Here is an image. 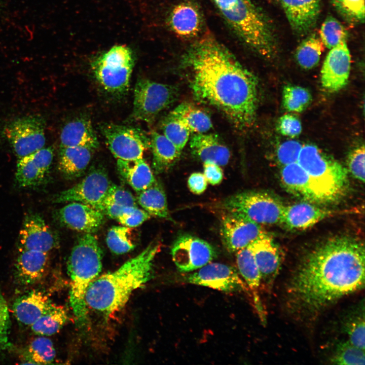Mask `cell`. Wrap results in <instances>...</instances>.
<instances>
[{
  "instance_id": "6da1fadb",
  "label": "cell",
  "mask_w": 365,
  "mask_h": 365,
  "mask_svg": "<svg viewBox=\"0 0 365 365\" xmlns=\"http://www.w3.org/2000/svg\"><path fill=\"white\" fill-rule=\"evenodd\" d=\"M364 244L348 236L328 239L311 250L293 272L286 289L288 307L312 318L364 286Z\"/></svg>"
},
{
  "instance_id": "7a4b0ae2",
  "label": "cell",
  "mask_w": 365,
  "mask_h": 365,
  "mask_svg": "<svg viewBox=\"0 0 365 365\" xmlns=\"http://www.w3.org/2000/svg\"><path fill=\"white\" fill-rule=\"evenodd\" d=\"M182 63L199 100L220 110L238 130L252 126L258 104L257 79L226 47L207 36L191 46Z\"/></svg>"
},
{
  "instance_id": "3957f363",
  "label": "cell",
  "mask_w": 365,
  "mask_h": 365,
  "mask_svg": "<svg viewBox=\"0 0 365 365\" xmlns=\"http://www.w3.org/2000/svg\"><path fill=\"white\" fill-rule=\"evenodd\" d=\"M160 248L159 243L153 242L118 269L94 279L86 293L87 307L108 315L121 310L133 291L151 279L153 262Z\"/></svg>"
},
{
  "instance_id": "277c9868",
  "label": "cell",
  "mask_w": 365,
  "mask_h": 365,
  "mask_svg": "<svg viewBox=\"0 0 365 365\" xmlns=\"http://www.w3.org/2000/svg\"><path fill=\"white\" fill-rule=\"evenodd\" d=\"M102 251L93 234H84L77 240L70 252L67 268L70 278L69 302L77 322L86 321L87 290L102 269Z\"/></svg>"
},
{
  "instance_id": "5b68a950",
  "label": "cell",
  "mask_w": 365,
  "mask_h": 365,
  "mask_svg": "<svg viewBox=\"0 0 365 365\" xmlns=\"http://www.w3.org/2000/svg\"><path fill=\"white\" fill-rule=\"evenodd\" d=\"M242 41L259 54L271 57L276 50L272 28L264 14L250 0H213Z\"/></svg>"
},
{
  "instance_id": "8992f818",
  "label": "cell",
  "mask_w": 365,
  "mask_h": 365,
  "mask_svg": "<svg viewBox=\"0 0 365 365\" xmlns=\"http://www.w3.org/2000/svg\"><path fill=\"white\" fill-rule=\"evenodd\" d=\"M298 163L308 175L316 202H332L344 194L348 184L347 169L317 146L303 145Z\"/></svg>"
},
{
  "instance_id": "52a82bcc",
  "label": "cell",
  "mask_w": 365,
  "mask_h": 365,
  "mask_svg": "<svg viewBox=\"0 0 365 365\" xmlns=\"http://www.w3.org/2000/svg\"><path fill=\"white\" fill-rule=\"evenodd\" d=\"M134 65L131 49L125 45H118L95 58L91 68L101 87L106 92L118 96L128 90Z\"/></svg>"
},
{
  "instance_id": "ba28073f",
  "label": "cell",
  "mask_w": 365,
  "mask_h": 365,
  "mask_svg": "<svg viewBox=\"0 0 365 365\" xmlns=\"http://www.w3.org/2000/svg\"><path fill=\"white\" fill-rule=\"evenodd\" d=\"M223 205L227 212L240 214L260 225L281 223L284 206L268 193L254 191L231 195L223 201Z\"/></svg>"
},
{
  "instance_id": "9c48e42d",
  "label": "cell",
  "mask_w": 365,
  "mask_h": 365,
  "mask_svg": "<svg viewBox=\"0 0 365 365\" xmlns=\"http://www.w3.org/2000/svg\"><path fill=\"white\" fill-rule=\"evenodd\" d=\"M176 97V90L172 86L139 79L134 91L133 117L136 120L152 123Z\"/></svg>"
},
{
  "instance_id": "30bf717a",
  "label": "cell",
  "mask_w": 365,
  "mask_h": 365,
  "mask_svg": "<svg viewBox=\"0 0 365 365\" xmlns=\"http://www.w3.org/2000/svg\"><path fill=\"white\" fill-rule=\"evenodd\" d=\"M45 121L40 115L15 119L5 127V134L18 159L44 147Z\"/></svg>"
},
{
  "instance_id": "8fae6325",
  "label": "cell",
  "mask_w": 365,
  "mask_h": 365,
  "mask_svg": "<svg viewBox=\"0 0 365 365\" xmlns=\"http://www.w3.org/2000/svg\"><path fill=\"white\" fill-rule=\"evenodd\" d=\"M101 130L109 150L117 159L134 160L142 158L150 147V138L137 128L105 123Z\"/></svg>"
},
{
  "instance_id": "7c38bea8",
  "label": "cell",
  "mask_w": 365,
  "mask_h": 365,
  "mask_svg": "<svg viewBox=\"0 0 365 365\" xmlns=\"http://www.w3.org/2000/svg\"><path fill=\"white\" fill-rule=\"evenodd\" d=\"M111 184L104 170L94 168L78 184L55 195L53 201L55 203L77 202L99 210Z\"/></svg>"
},
{
  "instance_id": "4fadbf2b",
  "label": "cell",
  "mask_w": 365,
  "mask_h": 365,
  "mask_svg": "<svg viewBox=\"0 0 365 365\" xmlns=\"http://www.w3.org/2000/svg\"><path fill=\"white\" fill-rule=\"evenodd\" d=\"M172 260L180 272L200 269L216 257L214 247L205 240L190 234L178 236L171 248Z\"/></svg>"
},
{
  "instance_id": "5bb4252c",
  "label": "cell",
  "mask_w": 365,
  "mask_h": 365,
  "mask_svg": "<svg viewBox=\"0 0 365 365\" xmlns=\"http://www.w3.org/2000/svg\"><path fill=\"white\" fill-rule=\"evenodd\" d=\"M186 282L226 293L245 291L248 288L234 267L220 263H209L185 278Z\"/></svg>"
},
{
  "instance_id": "9a60e30c",
  "label": "cell",
  "mask_w": 365,
  "mask_h": 365,
  "mask_svg": "<svg viewBox=\"0 0 365 365\" xmlns=\"http://www.w3.org/2000/svg\"><path fill=\"white\" fill-rule=\"evenodd\" d=\"M264 232L261 225L239 213L227 212L222 219L221 234L230 252L248 246Z\"/></svg>"
},
{
  "instance_id": "2e32d148",
  "label": "cell",
  "mask_w": 365,
  "mask_h": 365,
  "mask_svg": "<svg viewBox=\"0 0 365 365\" xmlns=\"http://www.w3.org/2000/svg\"><path fill=\"white\" fill-rule=\"evenodd\" d=\"M351 56L346 42L331 49L321 70L322 87L330 92H337L347 84L350 74Z\"/></svg>"
},
{
  "instance_id": "e0dca14e",
  "label": "cell",
  "mask_w": 365,
  "mask_h": 365,
  "mask_svg": "<svg viewBox=\"0 0 365 365\" xmlns=\"http://www.w3.org/2000/svg\"><path fill=\"white\" fill-rule=\"evenodd\" d=\"M19 249L48 253L59 244L57 235L37 213H28L25 216L19 232Z\"/></svg>"
},
{
  "instance_id": "ac0fdd59",
  "label": "cell",
  "mask_w": 365,
  "mask_h": 365,
  "mask_svg": "<svg viewBox=\"0 0 365 365\" xmlns=\"http://www.w3.org/2000/svg\"><path fill=\"white\" fill-rule=\"evenodd\" d=\"M52 147L43 148L18 159L16 180L23 188L39 187L45 184L53 159Z\"/></svg>"
},
{
  "instance_id": "d6986e66",
  "label": "cell",
  "mask_w": 365,
  "mask_h": 365,
  "mask_svg": "<svg viewBox=\"0 0 365 365\" xmlns=\"http://www.w3.org/2000/svg\"><path fill=\"white\" fill-rule=\"evenodd\" d=\"M104 215L94 207L77 202H69L55 213L62 225L85 234L96 232L104 223Z\"/></svg>"
},
{
  "instance_id": "ffe728a7",
  "label": "cell",
  "mask_w": 365,
  "mask_h": 365,
  "mask_svg": "<svg viewBox=\"0 0 365 365\" xmlns=\"http://www.w3.org/2000/svg\"><path fill=\"white\" fill-rule=\"evenodd\" d=\"M259 270L261 285L270 288L279 271L280 257L272 237L264 232L249 245Z\"/></svg>"
},
{
  "instance_id": "44dd1931",
  "label": "cell",
  "mask_w": 365,
  "mask_h": 365,
  "mask_svg": "<svg viewBox=\"0 0 365 365\" xmlns=\"http://www.w3.org/2000/svg\"><path fill=\"white\" fill-rule=\"evenodd\" d=\"M292 29L302 36L315 26L320 13L319 0H280Z\"/></svg>"
},
{
  "instance_id": "7402d4cb",
  "label": "cell",
  "mask_w": 365,
  "mask_h": 365,
  "mask_svg": "<svg viewBox=\"0 0 365 365\" xmlns=\"http://www.w3.org/2000/svg\"><path fill=\"white\" fill-rule=\"evenodd\" d=\"M171 29L183 38L196 36L203 25L202 15L198 7L190 2H184L175 5L168 18Z\"/></svg>"
},
{
  "instance_id": "603a6c76",
  "label": "cell",
  "mask_w": 365,
  "mask_h": 365,
  "mask_svg": "<svg viewBox=\"0 0 365 365\" xmlns=\"http://www.w3.org/2000/svg\"><path fill=\"white\" fill-rule=\"evenodd\" d=\"M237 269L244 282L261 321H266V315L260 298L261 278L252 252L249 245L236 252Z\"/></svg>"
},
{
  "instance_id": "cb8c5ba5",
  "label": "cell",
  "mask_w": 365,
  "mask_h": 365,
  "mask_svg": "<svg viewBox=\"0 0 365 365\" xmlns=\"http://www.w3.org/2000/svg\"><path fill=\"white\" fill-rule=\"evenodd\" d=\"M48 264V252L19 249L15 263L16 277L24 285L35 283L44 276Z\"/></svg>"
},
{
  "instance_id": "d4e9b609",
  "label": "cell",
  "mask_w": 365,
  "mask_h": 365,
  "mask_svg": "<svg viewBox=\"0 0 365 365\" xmlns=\"http://www.w3.org/2000/svg\"><path fill=\"white\" fill-rule=\"evenodd\" d=\"M190 147L192 154L203 163L210 162L225 166L230 158L229 150L214 134H195L191 138Z\"/></svg>"
},
{
  "instance_id": "484cf974",
  "label": "cell",
  "mask_w": 365,
  "mask_h": 365,
  "mask_svg": "<svg viewBox=\"0 0 365 365\" xmlns=\"http://www.w3.org/2000/svg\"><path fill=\"white\" fill-rule=\"evenodd\" d=\"M332 214L331 211L313 204L299 202L284 206L281 223L290 229H305Z\"/></svg>"
},
{
  "instance_id": "4316f807",
  "label": "cell",
  "mask_w": 365,
  "mask_h": 365,
  "mask_svg": "<svg viewBox=\"0 0 365 365\" xmlns=\"http://www.w3.org/2000/svg\"><path fill=\"white\" fill-rule=\"evenodd\" d=\"M60 148L85 147L96 150L99 145L91 121L86 118L74 119L63 127L60 136Z\"/></svg>"
},
{
  "instance_id": "83f0119b",
  "label": "cell",
  "mask_w": 365,
  "mask_h": 365,
  "mask_svg": "<svg viewBox=\"0 0 365 365\" xmlns=\"http://www.w3.org/2000/svg\"><path fill=\"white\" fill-rule=\"evenodd\" d=\"M53 304L44 293L34 290L17 299L13 309L17 319L30 326Z\"/></svg>"
},
{
  "instance_id": "f1b7e54d",
  "label": "cell",
  "mask_w": 365,
  "mask_h": 365,
  "mask_svg": "<svg viewBox=\"0 0 365 365\" xmlns=\"http://www.w3.org/2000/svg\"><path fill=\"white\" fill-rule=\"evenodd\" d=\"M94 151L85 147L60 148L58 161L59 170L65 178L69 179L81 176L88 167Z\"/></svg>"
},
{
  "instance_id": "f546056e",
  "label": "cell",
  "mask_w": 365,
  "mask_h": 365,
  "mask_svg": "<svg viewBox=\"0 0 365 365\" xmlns=\"http://www.w3.org/2000/svg\"><path fill=\"white\" fill-rule=\"evenodd\" d=\"M117 166L122 178L137 193L148 188L156 180L143 157L129 161L117 159Z\"/></svg>"
},
{
  "instance_id": "4dcf8cb0",
  "label": "cell",
  "mask_w": 365,
  "mask_h": 365,
  "mask_svg": "<svg viewBox=\"0 0 365 365\" xmlns=\"http://www.w3.org/2000/svg\"><path fill=\"white\" fill-rule=\"evenodd\" d=\"M150 147L153 154V168L156 173L165 172L173 166L181 152L165 135L156 131L151 134Z\"/></svg>"
},
{
  "instance_id": "1f68e13d",
  "label": "cell",
  "mask_w": 365,
  "mask_h": 365,
  "mask_svg": "<svg viewBox=\"0 0 365 365\" xmlns=\"http://www.w3.org/2000/svg\"><path fill=\"white\" fill-rule=\"evenodd\" d=\"M280 177L282 184L289 192L308 201L316 202L308 175L298 162L282 166Z\"/></svg>"
},
{
  "instance_id": "d6a6232c",
  "label": "cell",
  "mask_w": 365,
  "mask_h": 365,
  "mask_svg": "<svg viewBox=\"0 0 365 365\" xmlns=\"http://www.w3.org/2000/svg\"><path fill=\"white\" fill-rule=\"evenodd\" d=\"M136 200L151 215L171 220L164 190L158 181L137 193Z\"/></svg>"
},
{
  "instance_id": "836d02e7",
  "label": "cell",
  "mask_w": 365,
  "mask_h": 365,
  "mask_svg": "<svg viewBox=\"0 0 365 365\" xmlns=\"http://www.w3.org/2000/svg\"><path fill=\"white\" fill-rule=\"evenodd\" d=\"M169 115L185 125L191 132L206 133L212 126L209 116L189 103H181Z\"/></svg>"
},
{
  "instance_id": "e575fe53",
  "label": "cell",
  "mask_w": 365,
  "mask_h": 365,
  "mask_svg": "<svg viewBox=\"0 0 365 365\" xmlns=\"http://www.w3.org/2000/svg\"><path fill=\"white\" fill-rule=\"evenodd\" d=\"M67 316L63 307L54 304L30 327L38 335L51 336L60 331L67 321Z\"/></svg>"
},
{
  "instance_id": "d590c367",
  "label": "cell",
  "mask_w": 365,
  "mask_h": 365,
  "mask_svg": "<svg viewBox=\"0 0 365 365\" xmlns=\"http://www.w3.org/2000/svg\"><path fill=\"white\" fill-rule=\"evenodd\" d=\"M324 49L320 38L315 34L306 38L298 47L296 57L298 64L305 69H311L319 62Z\"/></svg>"
},
{
  "instance_id": "8d00e7d4",
  "label": "cell",
  "mask_w": 365,
  "mask_h": 365,
  "mask_svg": "<svg viewBox=\"0 0 365 365\" xmlns=\"http://www.w3.org/2000/svg\"><path fill=\"white\" fill-rule=\"evenodd\" d=\"M364 305L351 312L345 319L343 328L350 343L364 350Z\"/></svg>"
},
{
  "instance_id": "74e56055",
  "label": "cell",
  "mask_w": 365,
  "mask_h": 365,
  "mask_svg": "<svg viewBox=\"0 0 365 365\" xmlns=\"http://www.w3.org/2000/svg\"><path fill=\"white\" fill-rule=\"evenodd\" d=\"M56 352L51 340L44 337L34 339L28 345L25 352L27 363L49 364L52 363Z\"/></svg>"
},
{
  "instance_id": "f35d334b",
  "label": "cell",
  "mask_w": 365,
  "mask_h": 365,
  "mask_svg": "<svg viewBox=\"0 0 365 365\" xmlns=\"http://www.w3.org/2000/svg\"><path fill=\"white\" fill-rule=\"evenodd\" d=\"M312 101V96L307 89L299 86L287 85L282 92V104L291 112L301 113Z\"/></svg>"
},
{
  "instance_id": "ab89813d",
  "label": "cell",
  "mask_w": 365,
  "mask_h": 365,
  "mask_svg": "<svg viewBox=\"0 0 365 365\" xmlns=\"http://www.w3.org/2000/svg\"><path fill=\"white\" fill-rule=\"evenodd\" d=\"M130 235V228L124 226H113L107 233L106 244L110 250L115 254L127 253L135 247Z\"/></svg>"
},
{
  "instance_id": "60d3db41",
  "label": "cell",
  "mask_w": 365,
  "mask_h": 365,
  "mask_svg": "<svg viewBox=\"0 0 365 365\" xmlns=\"http://www.w3.org/2000/svg\"><path fill=\"white\" fill-rule=\"evenodd\" d=\"M319 34L324 46L328 49L346 42L347 38V32L344 26L332 16H328L323 22Z\"/></svg>"
},
{
  "instance_id": "b9f144b4",
  "label": "cell",
  "mask_w": 365,
  "mask_h": 365,
  "mask_svg": "<svg viewBox=\"0 0 365 365\" xmlns=\"http://www.w3.org/2000/svg\"><path fill=\"white\" fill-rule=\"evenodd\" d=\"M334 364H364V350L354 346L348 340L339 342L331 358Z\"/></svg>"
},
{
  "instance_id": "7bdbcfd3",
  "label": "cell",
  "mask_w": 365,
  "mask_h": 365,
  "mask_svg": "<svg viewBox=\"0 0 365 365\" xmlns=\"http://www.w3.org/2000/svg\"><path fill=\"white\" fill-rule=\"evenodd\" d=\"M162 129L163 134L181 151L189 139V129L169 114L163 121Z\"/></svg>"
},
{
  "instance_id": "ee69618b",
  "label": "cell",
  "mask_w": 365,
  "mask_h": 365,
  "mask_svg": "<svg viewBox=\"0 0 365 365\" xmlns=\"http://www.w3.org/2000/svg\"><path fill=\"white\" fill-rule=\"evenodd\" d=\"M136 203V198L130 192L112 183L100 206L110 204L119 206H137Z\"/></svg>"
},
{
  "instance_id": "f6af8a7d",
  "label": "cell",
  "mask_w": 365,
  "mask_h": 365,
  "mask_svg": "<svg viewBox=\"0 0 365 365\" xmlns=\"http://www.w3.org/2000/svg\"><path fill=\"white\" fill-rule=\"evenodd\" d=\"M334 5L346 18L352 21H363L364 0H332Z\"/></svg>"
},
{
  "instance_id": "bcb514c9",
  "label": "cell",
  "mask_w": 365,
  "mask_h": 365,
  "mask_svg": "<svg viewBox=\"0 0 365 365\" xmlns=\"http://www.w3.org/2000/svg\"><path fill=\"white\" fill-rule=\"evenodd\" d=\"M302 144L296 140H290L281 143L276 150L277 160L282 167L298 162Z\"/></svg>"
},
{
  "instance_id": "7dc6e473",
  "label": "cell",
  "mask_w": 365,
  "mask_h": 365,
  "mask_svg": "<svg viewBox=\"0 0 365 365\" xmlns=\"http://www.w3.org/2000/svg\"><path fill=\"white\" fill-rule=\"evenodd\" d=\"M364 146L361 145L355 148L347 158V170L356 179L364 181Z\"/></svg>"
},
{
  "instance_id": "c3c4849f",
  "label": "cell",
  "mask_w": 365,
  "mask_h": 365,
  "mask_svg": "<svg viewBox=\"0 0 365 365\" xmlns=\"http://www.w3.org/2000/svg\"><path fill=\"white\" fill-rule=\"evenodd\" d=\"M277 130L284 136L291 138L295 137L301 133L302 130L301 122L296 116L286 114L278 119Z\"/></svg>"
},
{
  "instance_id": "681fc988",
  "label": "cell",
  "mask_w": 365,
  "mask_h": 365,
  "mask_svg": "<svg viewBox=\"0 0 365 365\" xmlns=\"http://www.w3.org/2000/svg\"><path fill=\"white\" fill-rule=\"evenodd\" d=\"M10 316L7 303L0 293V353L9 346Z\"/></svg>"
},
{
  "instance_id": "f907efd6",
  "label": "cell",
  "mask_w": 365,
  "mask_h": 365,
  "mask_svg": "<svg viewBox=\"0 0 365 365\" xmlns=\"http://www.w3.org/2000/svg\"><path fill=\"white\" fill-rule=\"evenodd\" d=\"M151 216L144 210L135 206L127 213L118 217L117 220L123 226L130 228L140 226L149 219Z\"/></svg>"
},
{
  "instance_id": "816d5d0a",
  "label": "cell",
  "mask_w": 365,
  "mask_h": 365,
  "mask_svg": "<svg viewBox=\"0 0 365 365\" xmlns=\"http://www.w3.org/2000/svg\"><path fill=\"white\" fill-rule=\"evenodd\" d=\"M203 174L207 182L212 185L220 184L223 178V172L220 166L210 162L203 163Z\"/></svg>"
},
{
  "instance_id": "f5cc1de1",
  "label": "cell",
  "mask_w": 365,
  "mask_h": 365,
  "mask_svg": "<svg viewBox=\"0 0 365 365\" xmlns=\"http://www.w3.org/2000/svg\"><path fill=\"white\" fill-rule=\"evenodd\" d=\"M188 186L193 193L199 195L206 190L207 181L203 173L194 172L191 174L188 178Z\"/></svg>"
},
{
  "instance_id": "db71d44e",
  "label": "cell",
  "mask_w": 365,
  "mask_h": 365,
  "mask_svg": "<svg viewBox=\"0 0 365 365\" xmlns=\"http://www.w3.org/2000/svg\"><path fill=\"white\" fill-rule=\"evenodd\" d=\"M1 0H0V10H1Z\"/></svg>"
}]
</instances>
